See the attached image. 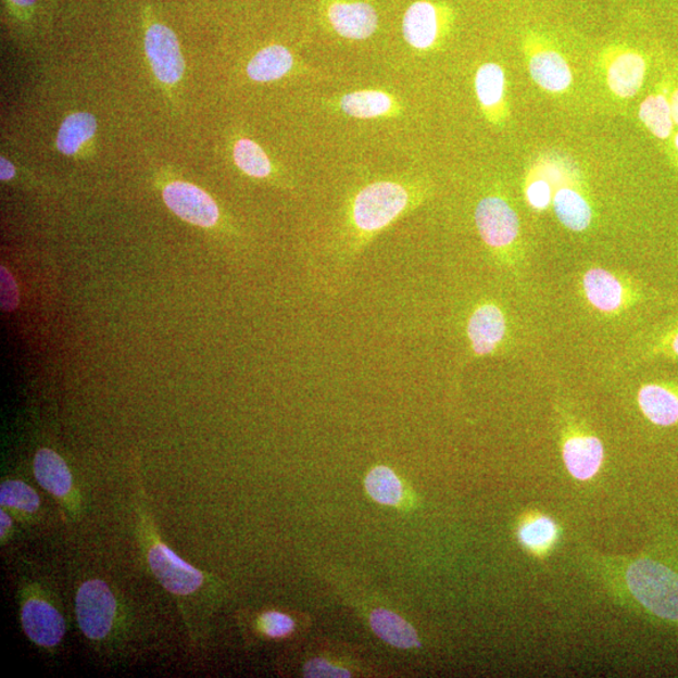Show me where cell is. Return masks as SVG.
<instances>
[{
	"mask_svg": "<svg viewBox=\"0 0 678 678\" xmlns=\"http://www.w3.org/2000/svg\"><path fill=\"white\" fill-rule=\"evenodd\" d=\"M627 585L636 600L661 618L678 620V575L655 561L640 560L629 565Z\"/></svg>",
	"mask_w": 678,
	"mask_h": 678,
	"instance_id": "6da1fadb",
	"label": "cell"
},
{
	"mask_svg": "<svg viewBox=\"0 0 678 678\" xmlns=\"http://www.w3.org/2000/svg\"><path fill=\"white\" fill-rule=\"evenodd\" d=\"M409 193L399 184L376 183L363 189L354 201L353 219L362 231L385 228L407 206Z\"/></svg>",
	"mask_w": 678,
	"mask_h": 678,
	"instance_id": "7a4b0ae2",
	"label": "cell"
},
{
	"mask_svg": "<svg viewBox=\"0 0 678 678\" xmlns=\"http://www.w3.org/2000/svg\"><path fill=\"white\" fill-rule=\"evenodd\" d=\"M76 612L85 636L90 640H102L110 633L115 620V595L103 580H88L78 589Z\"/></svg>",
	"mask_w": 678,
	"mask_h": 678,
	"instance_id": "3957f363",
	"label": "cell"
},
{
	"mask_svg": "<svg viewBox=\"0 0 678 678\" xmlns=\"http://www.w3.org/2000/svg\"><path fill=\"white\" fill-rule=\"evenodd\" d=\"M147 50L153 74L165 85L179 83L185 71V61L179 40L172 29L164 24L155 23L145 36Z\"/></svg>",
	"mask_w": 678,
	"mask_h": 678,
	"instance_id": "277c9868",
	"label": "cell"
},
{
	"mask_svg": "<svg viewBox=\"0 0 678 678\" xmlns=\"http://www.w3.org/2000/svg\"><path fill=\"white\" fill-rule=\"evenodd\" d=\"M150 568L170 593L187 595L203 585V573L191 567L167 545L158 543L149 552Z\"/></svg>",
	"mask_w": 678,
	"mask_h": 678,
	"instance_id": "5b68a950",
	"label": "cell"
},
{
	"mask_svg": "<svg viewBox=\"0 0 678 678\" xmlns=\"http://www.w3.org/2000/svg\"><path fill=\"white\" fill-rule=\"evenodd\" d=\"M164 200L173 213L183 221L210 228L219 219V209L208 193L196 185L183 181L168 184Z\"/></svg>",
	"mask_w": 678,
	"mask_h": 678,
	"instance_id": "8992f818",
	"label": "cell"
},
{
	"mask_svg": "<svg viewBox=\"0 0 678 678\" xmlns=\"http://www.w3.org/2000/svg\"><path fill=\"white\" fill-rule=\"evenodd\" d=\"M475 219L481 238L490 247H506L518 237V216L503 199L481 200L476 209Z\"/></svg>",
	"mask_w": 678,
	"mask_h": 678,
	"instance_id": "52a82bcc",
	"label": "cell"
},
{
	"mask_svg": "<svg viewBox=\"0 0 678 678\" xmlns=\"http://www.w3.org/2000/svg\"><path fill=\"white\" fill-rule=\"evenodd\" d=\"M22 626L29 640L43 648H54L66 633L61 613L40 600H28L23 604Z\"/></svg>",
	"mask_w": 678,
	"mask_h": 678,
	"instance_id": "ba28073f",
	"label": "cell"
},
{
	"mask_svg": "<svg viewBox=\"0 0 678 678\" xmlns=\"http://www.w3.org/2000/svg\"><path fill=\"white\" fill-rule=\"evenodd\" d=\"M327 17L337 34L349 39L373 36L378 24L374 8L363 2L338 0L328 7Z\"/></svg>",
	"mask_w": 678,
	"mask_h": 678,
	"instance_id": "9c48e42d",
	"label": "cell"
},
{
	"mask_svg": "<svg viewBox=\"0 0 678 678\" xmlns=\"http://www.w3.org/2000/svg\"><path fill=\"white\" fill-rule=\"evenodd\" d=\"M604 457L602 442L593 436H577L564 443L563 460L573 478L587 481L600 472Z\"/></svg>",
	"mask_w": 678,
	"mask_h": 678,
	"instance_id": "30bf717a",
	"label": "cell"
},
{
	"mask_svg": "<svg viewBox=\"0 0 678 678\" xmlns=\"http://www.w3.org/2000/svg\"><path fill=\"white\" fill-rule=\"evenodd\" d=\"M505 335V318L495 305L486 304L476 310L469 322V337L475 353H491Z\"/></svg>",
	"mask_w": 678,
	"mask_h": 678,
	"instance_id": "8fae6325",
	"label": "cell"
},
{
	"mask_svg": "<svg viewBox=\"0 0 678 678\" xmlns=\"http://www.w3.org/2000/svg\"><path fill=\"white\" fill-rule=\"evenodd\" d=\"M439 34V13L429 2L411 5L403 18V35L407 42L417 50H427Z\"/></svg>",
	"mask_w": 678,
	"mask_h": 678,
	"instance_id": "7c38bea8",
	"label": "cell"
},
{
	"mask_svg": "<svg viewBox=\"0 0 678 678\" xmlns=\"http://www.w3.org/2000/svg\"><path fill=\"white\" fill-rule=\"evenodd\" d=\"M642 413L658 426L678 423V392L664 385H645L639 393Z\"/></svg>",
	"mask_w": 678,
	"mask_h": 678,
	"instance_id": "4fadbf2b",
	"label": "cell"
},
{
	"mask_svg": "<svg viewBox=\"0 0 678 678\" xmlns=\"http://www.w3.org/2000/svg\"><path fill=\"white\" fill-rule=\"evenodd\" d=\"M645 75L642 55L625 52L616 56L608 66L611 90L624 99H629L640 91Z\"/></svg>",
	"mask_w": 678,
	"mask_h": 678,
	"instance_id": "5bb4252c",
	"label": "cell"
},
{
	"mask_svg": "<svg viewBox=\"0 0 678 678\" xmlns=\"http://www.w3.org/2000/svg\"><path fill=\"white\" fill-rule=\"evenodd\" d=\"M530 75L549 92H562L572 84V72L563 56L553 51L539 52L531 56Z\"/></svg>",
	"mask_w": 678,
	"mask_h": 678,
	"instance_id": "9a60e30c",
	"label": "cell"
},
{
	"mask_svg": "<svg viewBox=\"0 0 678 678\" xmlns=\"http://www.w3.org/2000/svg\"><path fill=\"white\" fill-rule=\"evenodd\" d=\"M35 475L40 487L63 498L72 490V474L66 462L54 451L42 449L35 457Z\"/></svg>",
	"mask_w": 678,
	"mask_h": 678,
	"instance_id": "2e32d148",
	"label": "cell"
},
{
	"mask_svg": "<svg viewBox=\"0 0 678 678\" xmlns=\"http://www.w3.org/2000/svg\"><path fill=\"white\" fill-rule=\"evenodd\" d=\"M292 67V53L286 47L271 46L253 56L248 64L247 74L256 83H271L285 77Z\"/></svg>",
	"mask_w": 678,
	"mask_h": 678,
	"instance_id": "e0dca14e",
	"label": "cell"
},
{
	"mask_svg": "<svg viewBox=\"0 0 678 678\" xmlns=\"http://www.w3.org/2000/svg\"><path fill=\"white\" fill-rule=\"evenodd\" d=\"M585 290L589 302L603 312L617 311L624 301L620 282L604 269H592L586 274Z\"/></svg>",
	"mask_w": 678,
	"mask_h": 678,
	"instance_id": "ac0fdd59",
	"label": "cell"
},
{
	"mask_svg": "<svg viewBox=\"0 0 678 678\" xmlns=\"http://www.w3.org/2000/svg\"><path fill=\"white\" fill-rule=\"evenodd\" d=\"M371 626L379 639L399 649L416 648L419 644L413 626L387 610H376L371 615Z\"/></svg>",
	"mask_w": 678,
	"mask_h": 678,
	"instance_id": "d6986e66",
	"label": "cell"
},
{
	"mask_svg": "<svg viewBox=\"0 0 678 678\" xmlns=\"http://www.w3.org/2000/svg\"><path fill=\"white\" fill-rule=\"evenodd\" d=\"M97 131V120L91 113H72L56 135L55 147L63 155H75L84 145L91 140Z\"/></svg>",
	"mask_w": 678,
	"mask_h": 678,
	"instance_id": "ffe728a7",
	"label": "cell"
},
{
	"mask_svg": "<svg viewBox=\"0 0 678 678\" xmlns=\"http://www.w3.org/2000/svg\"><path fill=\"white\" fill-rule=\"evenodd\" d=\"M554 209L560 221L572 230L582 231L591 224V208L585 198L575 190L561 189L556 192Z\"/></svg>",
	"mask_w": 678,
	"mask_h": 678,
	"instance_id": "44dd1931",
	"label": "cell"
},
{
	"mask_svg": "<svg viewBox=\"0 0 678 678\" xmlns=\"http://www.w3.org/2000/svg\"><path fill=\"white\" fill-rule=\"evenodd\" d=\"M393 101L387 93L379 91H359L346 95L341 109L346 115L359 118H374L386 115L392 110Z\"/></svg>",
	"mask_w": 678,
	"mask_h": 678,
	"instance_id": "7402d4cb",
	"label": "cell"
},
{
	"mask_svg": "<svg viewBox=\"0 0 678 678\" xmlns=\"http://www.w3.org/2000/svg\"><path fill=\"white\" fill-rule=\"evenodd\" d=\"M558 538V527L548 516L536 515L522 524L519 539L532 553H545Z\"/></svg>",
	"mask_w": 678,
	"mask_h": 678,
	"instance_id": "603a6c76",
	"label": "cell"
},
{
	"mask_svg": "<svg viewBox=\"0 0 678 678\" xmlns=\"http://www.w3.org/2000/svg\"><path fill=\"white\" fill-rule=\"evenodd\" d=\"M640 118L658 139H667L673 133L675 123L673 108L664 95L650 96L645 99L640 108Z\"/></svg>",
	"mask_w": 678,
	"mask_h": 678,
	"instance_id": "cb8c5ba5",
	"label": "cell"
},
{
	"mask_svg": "<svg viewBox=\"0 0 678 678\" xmlns=\"http://www.w3.org/2000/svg\"><path fill=\"white\" fill-rule=\"evenodd\" d=\"M366 489L369 497L382 505H395L402 499V484L389 467H375L367 475Z\"/></svg>",
	"mask_w": 678,
	"mask_h": 678,
	"instance_id": "d4e9b609",
	"label": "cell"
},
{
	"mask_svg": "<svg viewBox=\"0 0 678 678\" xmlns=\"http://www.w3.org/2000/svg\"><path fill=\"white\" fill-rule=\"evenodd\" d=\"M476 92L484 108L492 109L503 100L505 76L495 63L484 64L475 79Z\"/></svg>",
	"mask_w": 678,
	"mask_h": 678,
	"instance_id": "484cf974",
	"label": "cell"
},
{
	"mask_svg": "<svg viewBox=\"0 0 678 678\" xmlns=\"http://www.w3.org/2000/svg\"><path fill=\"white\" fill-rule=\"evenodd\" d=\"M236 164L249 176L266 177L272 173V164L260 145L249 139H241L234 147Z\"/></svg>",
	"mask_w": 678,
	"mask_h": 678,
	"instance_id": "4316f807",
	"label": "cell"
},
{
	"mask_svg": "<svg viewBox=\"0 0 678 678\" xmlns=\"http://www.w3.org/2000/svg\"><path fill=\"white\" fill-rule=\"evenodd\" d=\"M0 503L26 513H36L39 507L37 492L18 480L4 481L0 487Z\"/></svg>",
	"mask_w": 678,
	"mask_h": 678,
	"instance_id": "83f0119b",
	"label": "cell"
},
{
	"mask_svg": "<svg viewBox=\"0 0 678 678\" xmlns=\"http://www.w3.org/2000/svg\"><path fill=\"white\" fill-rule=\"evenodd\" d=\"M261 627L264 633L278 639L293 632L294 622L282 613L268 612L262 616Z\"/></svg>",
	"mask_w": 678,
	"mask_h": 678,
	"instance_id": "f1b7e54d",
	"label": "cell"
},
{
	"mask_svg": "<svg viewBox=\"0 0 678 678\" xmlns=\"http://www.w3.org/2000/svg\"><path fill=\"white\" fill-rule=\"evenodd\" d=\"M527 198L532 208L545 209L552 200L551 184L542 179L532 181L528 187Z\"/></svg>",
	"mask_w": 678,
	"mask_h": 678,
	"instance_id": "f546056e",
	"label": "cell"
},
{
	"mask_svg": "<svg viewBox=\"0 0 678 678\" xmlns=\"http://www.w3.org/2000/svg\"><path fill=\"white\" fill-rule=\"evenodd\" d=\"M306 677H350L351 674L341 667H335L325 660H313L304 667Z\"/></svg>",
	"mask_w": 678,
	"mask_h": 678,
	"instance_id": "4dcf8cb0",
	"label": "cell"
},
{
	"mask_svg": "<svg viewBox=\"0 0 678 678\" xmlns=\"http://www.w3.org/2000/svg\"><path fill=\"white\" fill-rule=\"evenodd\" d=\"M2 309L4 311H13L18 305V289L12 274L2 266Z\"/></svg>",
	"mask_w": 678,
	"mask_h": 678,
	"instance_id": "1f68e13d",
	"label": "cell"
},
{
	"mask_svg": "<svg viewBox=\"0 0 678 678\" xmlns=\"http://www.w3.org/2000/svg\"><path fill=\"white\" fill-rule=\"evenodd\" d=\"M15 175V168L11 161L2 158L0 159V179L3 181H10Z\"/></svg>",
	"mask_w": 678,
	"mask_h": 678,
	"instance_id": "d6a6232c",
	"label": "cell"
},
{
	"mask_svg": "<svg viewBox=\"0 0 678 678\" xmlns=\"http://www.w3.org/2000/svg\"><path fill=\"white\" fill-rule=\"evenodd\" d=\"M0 523H2L0 526H2V537L4 538L5 532H8V530L12 527V519L10 518V515L2 512V514H0Z\"/></svg>",
	"mask_w": 678,
	"mask_h": 678,
	"instance_id": "836d02e7",
	"label": "cell"
},
{
	"mask_svg": "<svg viewBox=\"0 0 678 678\" xmlns=\"http://www.w3.org/2000/svg\"><path fill=\"white\" fill-rule=\"evenodd\" d=\"M674 121L678 125V90L675 91L671 100Z\"/></svg>",
	"mask_w": 678,
	"mask_h": 678,
	"instance_id": "e575fe53",
	"label": "cell"
},
{
	"mask_svg": "<svg viewBox=\"0 0 678 678\" xmlns=\"http://www.w3.org/2000/svg\"><path fill=\"white\" fill-rule=\"evenodd\" d=\"M669 351H671L676 357H678V330L677 332L673 336L671 339H669Z\"/></svg>",
	"mask_w": 678,
	"mask_h": 678,
	"instance_id": "d590c367",
	"label": "cell"
},
{
	"mask_svg": "<svg viewBox=\"0 0 678 678\" xmlns=\"http://www.w3.org/2000/svg\"><path fill=\"white\" fill-rule=\"evenodd\" d=\"M10 2L21 8H29L32 5H35L37 0H10Z\"/></svg>",
	"mask_w": 678,
	"mask_h": 678,
	"instance_id": "8d00e7d4",
	"label": "cell"
},
{
	"mask_svg": "<svg viewBox=\"0 0 678 678\" xmlns=\"http://www.w3.org/2000/svg\"><path fill=\"white\" fill-rule=\"evenodd\" d=\"M675 143H676V148L678 150V135L676 136Z\"/></svg>",
	"mask_w": 678,
	"mask_h": 678,
	"instance_id": "74e56055",
	"label": "cell"
}]
</instances>
